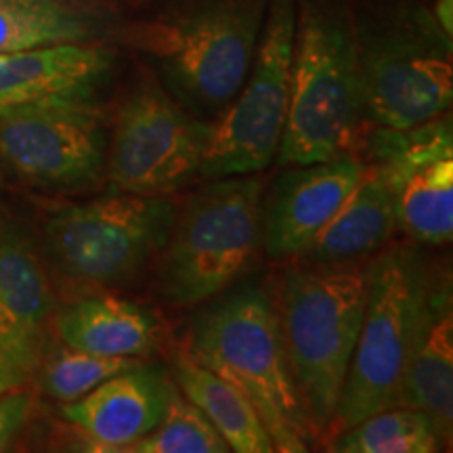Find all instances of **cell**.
<instances>
[{"mask_svg":"<svg viewBox=\"0 0 453 453\" xmlns=\"http://www.w3.org/2000/svg\"><path fill=\"white\" fill-rule=\"evenodd\" d=\"M187 355L248 396L275 451L304 453L313 426L283 342L280 307L260 286L237 288L191 321Z\"/></svg>","mask_w":453,"mask_h":453,"instance_id":"cell-1","label":"cell"},{"mask_svg":"<svg viewBox=\"0 0 453 453\" xmlns=\"http://www.w3.org/2000/svg\"><path fill=\"white\" fill-rule=\"evenodd\" d=\"M263 15L265 0H196L134 24L124 42L154 61L180 105L220 113L246 82Z\"/></svg>","mask_w":453,"mask_h":453,"instance_id":"cell-2","label":"cell"},{"mask_svg":"<svg viewBox=\"0 0 453 453\" xmlns=\"http://www.w3.org/2000/svg\"><path fill=\"white\" fill-rule=\"evenodd\" d=\"M370 267L300 263L286 273L281 332L313 430L332 426L364 324Z\"/></svg>","mask_w":453,"mask_h":453,"instance_id":"cell-3","label":"cell"},{"mask_svg":"<svg viewBox=\"0 0 453 453\" xmlns=\"http://www.w3.org/2000/svg\"><path fill=\"white\" fill-rule=\"evenodd\" d=\"M355 34L340 11L307 3L294 36L290 107L280 143L286 166L347 154L359 120Z\"/></svg>","mask_w":453,"mask_h":453,"instance_id":"cell-4","label":"cell"},{"mask_svg":"<svg viewBox=\"0 0 453 453\" xmlns=\"http://www.w3.org/2000/svg\"><path fill=\"white\" fill-rule=\"evenodd\" d=\"M260 196L263 183L252 174L211 179L174 214L160 273L168 303H206L250 267L263 237Z\"/></svg>","mask_w":453,"mask_h":453,"instance_id":"cell-5","label":"cell"},{"mask_svg":"<svg viewBox=\"0 0 453 453\" xmlns=\"http://www.w3.org/2000/svg\"><path fill=\"white\" fill-rule=\"evenodd\" d=\"M426 290L428 275L411 254L390 250L370 265L364 324L334 418L340 430L399 407Z\"/></svg>","mask_w":453,"mask_h":453,"instance_id":"cell-6","label":"cell"},{"mask_svg":"<svg viewBox=\"0 0 453 453\" xmlns=\"http://www.w3.org/2000/svg\"><path fill=\"white\" fill-rule=\"evenodd\" d=\"M174 214L164 196L122 191L55 211L44 223V246L67 280L120 286L166 246Z\"/></svg>","mask_w":453,"mask_h":453,"instance_id":"cell-7","label":"cell"},{"mask_svg":"<svg viewBox=\"0 0 453 453\" xmlns=\"http://www.w3.org/2000/svg\"><path fill=\"white\" fill-rule=\"evenodd\" d=\"M449 38L424 13L355 38L361 107L378 127H418L449 110Z\"/></svg>","mask_w":453,"mask_h":453,"instance_id":"cell-8","label":"cell"},{"mask_svg":"<svg viewBox=\"0 0 453 453\" xmlns=\"http://www.w3.org/2000/svg\"><path fill=\"white\" fill-rule=\"evenodd\" d=\"M294 36V3L273 0L246 82L212 124L200 177L258 174L275 160L290 107Z\"/></svg>","mask_w":453,"mask_h":453,"instance_id":"cell-9","label":"cell"},{"mask_svg":"<svg viewBox=\"0 0 453 453\" xmlns=\"http://www.w3.org/2000/svg\"><path fill=\"white\" fill-rule=\"evenodd\" d=\"M212 124L154 84H141L118 107L105 173L116 189L166 196L200 174Z\"/></svg>","mask_w":453,"mask_h":453,"instance_id":"cell-10","label":"cell"},{"mask_svg":"<svg viewBox=\"0 0 453 453\" xmlns=\"http://www.w3.org/2000/svg\"><path fill=\"white\" fill-rule=\"evenodd\" d=\"M107 130L90 104L44 105L0 118V164L26 183L78 189L105 170Z\"/></svg>","mask_w":453,"mask_h":453,"instance_id":"cell-11","label":"cell"},{"mask_svg":"<svg viewBox=\"0 0 453 453\" xmlns=\"http://www.w3.org/2000/svg\"><path fill=\"white\" fill-rule=\"evenodd\" d=\"M111 65V50L93 42L0 55V118L44 105L90 104Z\"/></svg>","mask_w":453,"mask_h":453,"instance_id":"cell-12","label":"cell"},{"mask_svg":"<svg viewBox=\"0 0 453 453\" xmlns=\"http://www.w3.org/2000/svg\"><path fill=\"white\" fill-rule=\"evenodd\" d=\"M364 173V162L344 154L283 174L265 217V248L271 257H304Z\"/></svg>","mask_w":453,"mask_h":453,"instance_id":"cell-13","label":"cell"},{"mask_svg":"<svg viewBox=\"0 0 453 453\" xmlns=\"http://www.w3.org/2000/svg\"><path fill=\"white\" fill-rule=\"evenodd\" d=\"M174 390L160 367L139 364L81 399L61 405V416L81 430L88 443L101 445L105 451H128L162 422Z\"/></svg>","mask_w":453,"mask_h":453,"instance_id":"cell-14","label":"cell"},{"mask_svg":"<svg viewBox=\"0 0 453 453\" xmlns=\"http://www.w3.org/2000/svg\"><path fill=\"white\" fill-rule=\"evenodd\" d=\"M53 290L32 237L0 229V342L32 373L42 359Z\"/></svg>","mask_w":453,"mask_h":453,"instance_id":"cell-15","label":"cell"},{"mask_svg":"<svg viewBox=\"0 0 453 453\" xmlns=\"http://www.w3.org/2000/svg\"><path fill=\"white\" fill-rule=\"evenodd\" d=\"M399 405L426 413L443 443H449L453 428V307L447 280H439L434 286L428 283Z\"/></svg>","mask_w":453,"mask_h":453,"instance_id":"cell-16","label":"cell"},{"mask_svg":"<svg viewBox=\"0 0 453 453\" xmlns=\"http://www.w3.org/2000/svg\"><path fill=\"white\" fill-rule=\"evenodd\" d=\"M55 327L70 349L141 359L154 350L162 321L133 300L104 294L67 304L57 313Z\"/></svg>","mask_w":453,"mask_h":453,"instance_id":"cell-17","label":"cell"},{"mask_svg":"<svg viewBox=\"0 0 453 453\" xmlns=\"http://www.w3.org/2000/svg\"><path fill=\"white\" fill-rule=\"evenodd\" d=\"M396 225L395 189L365 164L359 185L304 257L313 263H357L378 250Z\"/></svg>","mask_w":453,"mask_h":453,"instance_id":"cell-18","label":"cell"},{"mask_svg":"<svg viewBox=\"0 0 453 453\" xmlns=\"http://www.w3.org/2000/svg\"><path fill=\"white\" fill-rule=\"evenodd\" d=\"M180 393L191 401L208 422L217 428L231 451L235 453H273L267 428L258 418L248 396L219 373L180 353L174 367Z\"/></svg>","mask_w":453,"mask_h":453,"instance_id":"cell-19","label":"cell"},{"mask_svg":"<svg viewBox=\"0 0 453 453\" xmlns=\"http://www.w3.org/2000/svg\"><path fill=\"white\" fill-rule=\"evenodd\" d=\"M97 24L67 0H0V55L65 42H90Z\"/></svg>","mask_w":453,"mask_h":453,"instance_id":"cell-20","label":"cell"},{"mask_svg":"<svg viewBox=\"0 0 453 453\" xmlns=\"http://www.w3.org/2000/svg\"><path fill=\"white\" fill-rule=\"evenodd\" d=\"M396 223L413 240L449 243L453 237V154L424 164L396 187Z\"/></svg>","mask_w":453,"mask_h":453,"instance_id":"cell-21","label":"cell"},{"mask_svg":"<svg viewBox=\"0 0 453 453\" xmlns=\"http://www.w3.org/2000/svg\"><path fill=\"white\" fill-rule=\"evenodd\" d=\"M437 426L426 413L411 407H390L372 413L355 426L340 430L336 453H433L443 447Z\"/></svg>","mask_w":453,"mask_h":453,"instance_id":"cell-22","label":"cell"},{"mask_svg":"<svg viewBox=\"0 0 453 453\" xmlns=\"http://www.w3.org/2000/svg\"><path fill=\"white\" fill-rule=\"evenodd\" d=\"M133 453H226L217 428L197 407L174 390L162 422L130 447Z\"/></svg>","mask_w":453,"mask_h":453,"instance_id":"cell-23","label":"cell"},{"mask_svg":"<svg viewBox=\"0 0 453 453\" xmlns=\"http://www.w3.org/2000/svg\"><path fill=\"white\" fill-rule=\"evenodd\" d=\"M141 364L133 357H104L65 347L55 350L42 367L44 393L61 403H72L88 395L110 378Z\"/></svg>","mask_w":453,"mask_h":453,"instance_id":"cell-24","label":"cell"},{"mask_svg":"<svg viewBox=\"0 0 453 453\" xmlns=\"http://www.w3.org/2000/svg\"><path fill=\"white\" fill-rule=\"evenodd\" d=\"M32 413V396L21 388L0 395V451L11 449Z\"/></svg>","mask_w":453,"mask_h":453,"instance_id":"cell-25","label":"cell"},{"mask_svg":"<svg viewBox=\"0 0 453 453\" xmlns=\"http://www.w3.org/2000/svg\"><path fill=\"white\" fill-rule=\"evenodd\" d=\"M30 376L32 372L0 342V395L21 388Z\"/></svg>","mask_w":453,"mask_h":453,"instance_id":"cell-26","label":"cell"},{"mask_svg":"<svg viewBox=\"0 0 453 453\" xmlns=\"http://www.w3.org/2000/svg\"><path fill=\"white\" fill-rule=\"evenodd\" d=\"M453 4L451 0H439L437 3V17H434V21H437L441 30H443L447 36H451V30H453Z\"/></svg>","mask_w":453,"mask_h":453,"instance_id":"cell-27","label":"cell"}]
</instances>
